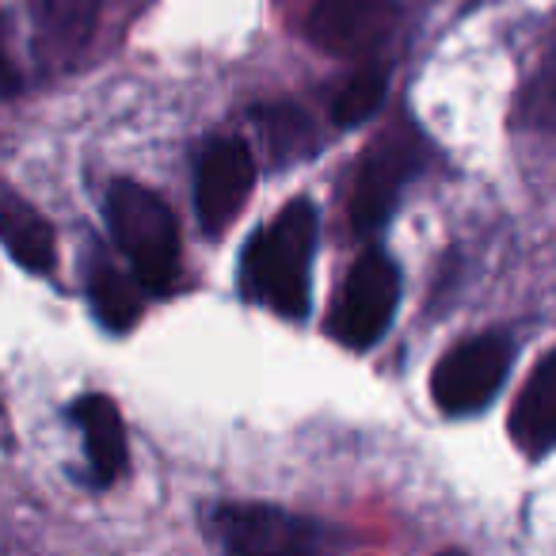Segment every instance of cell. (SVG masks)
Returning a JSON list of instances; mask_svg holds the SVG:
<instances>
[{"label": "cell", "instance_id": "obj_5", "mask_svg": "<svg viewBox=\"0 0 556 556\" xmlns=\"http://www.w3.org/2000/svg\"><path fill=\"white\" fill-rule=\"evenodd\" d=\"M515 348L503 332H480L439 358L431 374V396L446 416L484 412L503 389Z\"/></svg>", "mask_w": 556, "mask_h": 556}, {"label": "cell", "instance_id": "obj_17", "mask_svg": "<svg viewBox=\"0 0 556 556\" xmlns=\"http://www.w3.org/2000/svg\"><path fill=\"white\" fill-rule=\"evenodd\" d=\"M4 16H0V96H16L20 92V70H16V62L9 58V42H4Z\"/></svg>", "mask_w": 556, "mask_h": 556}, {"label": "cell", "instance_id": "obj_6", "mask_svg": "<svg viewBox=\"0 0 556 556\" xmlns=\"http://www.w3.org/2000/svg\"><path fill=\"white\" fill-rule=\"evenodd\" d=\"M210 526L217 545L237 556H302L328 545V526L267 503H222Z\"/></svg>", "mask_w": 556, "mask_h": 556}, {"label": "cell", "instance_id": "obj_16", "mask_svg": "<svg viewBox=\"0 0 556 556\" xmlns=\"http://www.w3.org/2000/svg\"><path fill=\"white\" fill-rule=\"evenodd\" d=\"M522 118L530 126H538V130L556 134V39L538 62L530 85L522 92Z\"/></svg>", "mask_w": 556, "mask_h": 556}, {"label": "cell", "instance_id": "obj_7", "mask_svg": "<svg viewBox=\"0 0 556 556\" xmlns=\"http://www.w3.org/2000/svg\"><path fill=\"white\" fill-rule=\"evenodd\" d=\"M396 27H401V0H313L305 31L325 54L366 58L386 47Z\"/></svg>", "mask_w": 556, "mask_h": 556}, {"label": "cell", "instance_id": "obj_8", "mask_svg": "<svg viewBox=\"0 0 556 556\" xmlns=\"http://www.w3.org/2000/svg\"><path fill=\"white\" fill-rule=\"evenodd\" d=\"M255 184V156L244 138H210L199 153L194 172V210L206 232H222L232 225Z\"/></svg>", "mask_w": 556, "mask_h": 556}, {"label": "cell", "instance_id": "obj_4", "mask_svg": "<svg viewBox=\"0 0 556 556\" xmlns=\"http://www.w3.org/2000/svg\"><path fill=\"white\" fill-rule=\"evenodd\" d=\"M427 149L416 126H389L386 134L374 138V146L363 153V164L351 184V225L355 232H378L393 217L401 191L408 179L424 168Z\"/></svg>", "mask_w": 556, "mask_h": 556}, {"label": "cell", "instance_id": "obj_1", "mask_svg": "<svg viewBox=\"0 0 556 556\" xmlns=\"http://www.w3.org/2000/svg\"><path fill=\"white\" fill-rule=\"evenodd\" d=\"M320 214L309 199H294L278 210L240 255L244 298L267 305L287 320H305L313 305V255H317Z\"/></svg>", "mask_w": 556, "mask_h": 556}, {"label": "cell", "instance_id": "obj_9", "mask_svg": "<svg viewBox=\"0 0 556 556\" xmlns=\"http://www.w3.org/2000/svg\"><path fill=\"white\" fill-rule=\"evenodd\" d=\"M73 419H77L80 434H85V450H88V465H92V480L96 484H115L126 472V427L118 416L115 401L111 396H80L73 404Z\"/></svg>", "mask_w": 556, "mask_h": 556}, {"label": "cell", "instance_id": "obj_3", "mask_svg": "<svg viewBox=\"0 0 556 556\" xmlns=\"http://www.w3.org/2000/svg\"><path fill=\"white\" fill-rule=\"evenodd\" d=\"M401 305V267L386 252L370 248L355 260L336 294L328 332L351 351H366L389 332Z\"/></svg>", "mask_w": 556, "mask_h": 556}, {"label": "cell", "instance_id": "obj_15", "mask_svg": "<svg viewBox=\"0 0 556 556\" xmlns=\"http://www.w3.org/2000/svg\"><path fill=\"white\" fill-rule=\"evenodd\" d=\"M255 118L263 123V134L270 138V153H275L278 164L294 161V156H302L313 146L309 123L294 108H263L255 111Z\"/></svg>", "mask_w": 556, "mask_h": 556}, {"label": "cell", "instance_id": "obj_11", "mask_svg": "<svg viewBox=\"0 0 556 556\" xmlns=\"http://www.w3.org/2000/svg\"><path fill=\"white\" fill-rule=\"evenodd\" d=\"M39 47L54 62H73L92 42L103 0H27Z\"/></svg>", "mask_w": 556, "mask_h": 556}, {"label": "cell", "instance_id": "obj_14", "mask_svg": "<svg viewBox=\"0 0 556 556\" xmlns=\"http://www.w3.org/2000/svg\"><path fill=\"white\" fill-rule=\"evenodd\" d=\"M389 92V70L386 65H363L355 77L343 80V88L332 100V123L340 130H351V126H363L378 115V108L386 103Z\"/></svg>", "mask_w": 556, "mask_h": 556}, {"label": "cell", "instance_id": "obj_12", "mask_svg": "<svg viewBox=\"0 0 556 556\" xmlns=\"http://www.w3.org/2000/svg\"><path fill=\"white\" fill-rule=\"evenodd\" d=\"M0 240H4V248H9V255L20 267L35 270V275L54 270V229L31 202H24L9 187H0Z\"/></svg>", "mask_w": 556, "mask_h": 556}, {"label": "cell", "instance_id": "obj_13", "mask_svg": "<svg viewBox=\"0 0 556 556\" xmlns=\"http://www.w3.org/2000/svg\"><path fill=\"white\" fill-rule=\"evenodd\" d=\"M88 298H92L96 317L108 332H130L141 320L138 282H130L123 270L103 260H96V267L88 270Z\"/></svg>", "mask_w": 556, "mask_h": 556}, {"label": "cell", "instance_id": "obj_2", "mask_svg": "<svg viewBox=\"0 0 556 556\" xmlns=\"http://www.w3.org/2000/svg\"><path fill=\"white\" fill-rule=\"evenodd\" d=\"M108 225L130 260L138 287L168 294L179 278V225L168 202L134 179H115L108 191Z\"/></svg>", "mask_w": 556, "mask_h": 556}, {"label": "cell", "instance_id": "obj_10", "mask_svg": "<svg viewBox=\"0 0 556 556\" xmlns=\"http://www.w3.org/2000/svg\"><path fill=\"white\" fill-rule=\"evenodd\" d=\"M510 434L530 457L556 450V351L533 366L530 381L518 393L510 408Z\"/></svg>", "mask_w": 556, "mask_h": 556}]
</instances>
